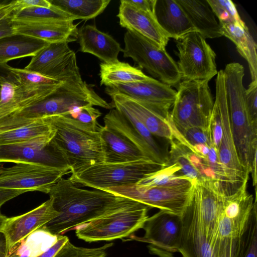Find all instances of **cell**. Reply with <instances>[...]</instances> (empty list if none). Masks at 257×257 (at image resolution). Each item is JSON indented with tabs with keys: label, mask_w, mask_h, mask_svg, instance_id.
I'll use <instances>...</instances> for the list:
<instances>
[{
	"label": "cell",
	"mask_w": 257,
	"mask_h": 257,
	"mask_svg": "<svg viewBox=\"0 0 257 257\" xmlns=\"http://www.w3.org/2000/svg\"><path fill=\"white\" fill-rule=\"evenodd\" d=\"M49 195L59 215L41 228L56 235L137 202L106 191L81 188L63 177Z\"/></svg>",
	"instance_id": "obj_1"
},
{
	"label": "cell",
	"mask_w": 257,
	"mask_h": 257,
	"mask_svg": "<svg viewBox=\"0 0 257 257\" xmlns=\"http://www.w3.org/2000/svg\"><path fill=\"white\" fill-rule=\"evenodd\" d=\"M44 117L55 130L50 144L70 167L71 173L104 162L101 125L83 123L65 115Z\"/></svg>",
	"instance_id": "obj_2"
},
{
	"label": "cell",
	"mask_w": 257,
	"mask_h": 257,
	"mask_svg": "<svg viewBox=\"0 0 257 257\" xmlns=\"http://www.w3.org/2000/svg\"><path fill=\"white\" fill-rule=\"evenodd\" d=\"M224 87L234 144L239 161L245 170L256 177L257 124L248 114L243 84V66L227 64L223 70Z\"/></svg>",
	"instance_id": "obj_3"
},
{
	"label": "cell",
	"mask_w": 257,
	"mask_h": 257,
	"mask_svg": "<svg viewBox=\"0 0 257 257\" xmlns=\"http://www.w3.org/2000/svg\"><path fill=\"white\" fill-rule=\"evenodd\" d=\"M245 181L235 192L225 195L221 192L217 224L212 240L214 257H239L244 233L256 197L247 191Z\"/></svg>",
	"instance_id": "obj_4"
},
{
	"label": "cell",
	"mask_w": 257,
	"mask_h": 257,
	"mask_svg": "<svg viewBox=\"0 0 257 257\" xmlns=\"http://www.w3.org/2000/svg\"><path fill=\"white\" fill-rule=\"evenodd\" d=\"M86 105L113 108L111 103L97 94L79 75L62 82L50 94L25 108L10 121H25L53 115L73 117Z\"/></svg>",
	"instance_id": "obj_5"
},
{
	"label": "cell",
	"mask_w": 257,
	"mask_h": 257,
	"mask_svg": "<svg viewBox=\"0 0 257 257\" xmlns=\"http://www.w3.org/2000/svg\"><path fill=\"white\" fill-rule=\"evenodd\" d=\"M208 82L183 80L178 85L169 120L178 132L192 127L207 130L214 105Z\"/></svg>",
	"instance_id": "obj_6"
},
{
	"label": "cell",
	"mask_w": 257,
	"mask_h": 257,
	"mask_svg": "<svg viewBox=\"0 0 257 257\" xmlns=\"http://www.w3.org/2000/svg\"><path fill=\"white\" fill-rule=\"evenodd\" d=\"M165 165L145 159L125 163H101L71 173L69 178L76 185L96 190L137 184Z\"/></svg>",
	"instance_id": "obj_7"
},
{
	"label": "cell",
	"mask_w": 257,
	"mask_h": 257,
	"mask_svg": "<svg viewBox=\"0 0 257 257\" xmlns=\"http://www.w3.org/2000/svg\"><path fill=\"white\" fill-rule=\"evenodd\" d=\"M149 208L136 202L77 226L76 235L88 242L127 237L143 228Z\"/></svg>",
	"instance_id": "obj_8"
},
{
	"label": "cell",
	"mask_w": 257,
	"mask_h": 257,
	"mask_svg": "<svg viewBox=\"0 0 257 257\" xmlns=\"http://www.w3.org/2000/svg\"><path fill=\"white\" fill-rule=\"evenodd\" d=\"M123 57L131 58L141 69L158 80L171 87L178 86L181 77L177 63L155 44L135 32L127 30L124 35Z\"/></svg>",
	"instance_id": "obj_9"
},
{
	"label": "cell",
	"mask_w": 257,
	"mask_h": 257,
	"mask_svg": "<svg viewBox=\"0 0 257 257\" xmlns=\"http://www.w3.org/2000/svg\"><path fill=\"white\" fill-rule=\"evenodd\" d=\"M194 183L187 180L161 186L144 187L135 184L102 190L141 203L150 208L182 216L190 203Z\"/></svg>",
	"instance_id": "obj_10"
},
{
	"label": "cell",
	"mask_w": 257,
	"mask_h": 257,
	"mask_svg": "<svg viewBox=\"0 0 257 257\" xmlns=\"http://www.w3.org/2000/svg\"><path fill=\"white\" fill-rule=\"evenodd\" d=\"M215 90L219 96L222 118V136L218 148L219 161L223 173L221 192L228 195L235 192L246 181L249 173L238 158L232 135L224 87L223 70L218 71Z\"/></svg>",
	"instance_id": "obj_11"
},
{
	"label": "cell",
	"mask_w": 257,
	"mask_h": 257,
	"mask_svg": "<svg viewBox=\"0 0 257 257\" xmlns=\"http://www.w3.org/2000/svg\"><path fill=\"white\" fill-rule=\"evenodd\" d=\"M176 41L182 81H209L217 74L216 54L199 33L191 32Z\"/></svg>",
	"instance_id": "obj_12"
},
{
	"label": "cell",
	"mask_w": 257,
	"mask_h": 257,
	"mask_svg": "<svg viewBox=\"0 0 257 257\" xmlns=\"http://www.w3.org/2000/svg\"><path fill=\"white\" fill-rule=\"evenodd\" d=\"M71 173L70 168L20 163L9 167L0 165V188L40 191L49 194L61 178Z\"/></svg>",
	"instance_id": "obj_13"
},
{
	"label": "cell",
	"mask_w": 257,
	"mask_h": 257,
	"mask_svg": "<svg viewBox=\"0 0 257 257\" xmlns=\"http://www.w3.org/2000/svg\"><path fill=\"white\" fill-rule=\"evenodd\" d=\"M143 237L134 239L148 244L150 253L159 257H173L179 251L182 233V216L160 210L147 219Z\"/></svg>",
	"instance_id": "obj_14"
},
{
	"label": "cell",
	"mask_w": 257,
	"mask_h": 257,
	"mask_svg": "<svg viewBox=\"0 0 257 257\" xmlns=\"http://www.w3.org/2000/svg\"><path fill=\"white\" fill-rule=\"evenodd\" d=\"M68 44L49 43L34 55L24 69L60 81L80 75L76 54Z\"/></svg>",
	"instance_id": "obj_15"
},
{
	"label": "cell",
	"mask_w": 257,
	"mask_h": 257,
	"mask_svg": "<svg viewBox=\"0 0 257 257\" xmlns=\"http://www.w3.org/2000/svg\"><path fill=\"white\" fill-rule=\"evenodd\" d=\"M106 93H120L144 104L168 119L175 100L176 91L156 79L129 83H113L105 87Z\"/></svg>",
	"instance_id": "obj_16"
},
{
	"label": "cell",
	"mask_w": 257,
	"mask_h": 257,
	"mask_svg": "<svg viewBox=\"0 0 257 257\" xmlns=\"http://www.w3.org/2000/svg\"><path fill=\"white\" fill-rule=\"evenodd\" d=\"M55 134L1 145L0 163H29L57 168H70L50 144Z\"/></svg>",
	"instance_id": "obj_17"
},
{
	"label": "cell",
	"mask_w": 257,
	"mask_h": 257,
	"mask_svg": "<svg viewBox=\"0 0 257 257\" xmlns=\"http://www.w3.org/2000/svg\"><path fill=\"white\" fill-rule=\"evenodd\" d=\"M62 82L41 86L3 82L1 87L0 127L25 108L50 94Z\"/></svg>",
	"instance_id": "obj_18"
},
{
	"label": "cell",
	"mask_w": 257,
	"mask_h": 257,
	"mask_svg": "<svg viewBox=\"0 0 257 257\" xmlns=\"http://www.w3.org/2000/svg\"><path fill=\"white\" fill-rule=\"evenodd\" d=\"M58 215L53 199L50 198L23 214L7 218L2 231L6 240L7 256L18 243Z\"/></svg>",
	"instance_id": "obj_19"
},
{
	"label": "cell",
	"mask_w": 257,
	"mask_h": 257,
	"mask_svg": "<svg viewBox=\"0 0 257 257\" xmlns=\"http://www.w3.org/2000/svg\"><path fill=\"white\" fill-rule=\"evenodd\" d=\"M116 16L122 27L144 37L160 48L165 49L169 38L158 24L154 14L138 9L126 0H121Z\"/></svg>",
	"instance_id": "obj_20"
},
{
	"label": "cell",
	"mask_w": 257,
	"mask_h": 257,
	"mask_svg": "<svg viewBox=\"0 0 257 257\" xmlns=\"http://www.w3.org/2000/svg\"><path fill=\"white\" fill-rule=\"evenodd\" d=\"M12 22L15 34L33 37L49 43L61 42L69 43L78 39L77 25L74 24L72 21L12 20Z\"/></svg>",
	"instance_id": "obj_21"
},
{
	"label": "cell",
	"mask_w": 257,
	"mask_h": 257,
	"mask_svg": "<svg viewBox=\"0 0 257 257\" xmlns=\"http://www.w3.org/2000/svg\"><path fill=\"white\" fill-rule=\"evenodd\" d=\"M79 50L91 54L105 63L118 61L122 49L109 34L99 31L94 25H87L78 29Z\"/></svg>",
	"instance_id": "obj_22"
},
{
	"label": "cell",
	"mask_w": 257,
	"mask_h": 257,
	"mask_svg": "<svg viewBox=\"0 0 257 257\" xmlns=\"http://www.w3.org/2000/svg\"><path fill=\"white\" fill-rule=\"evenodd\" d=\"M182 219V233L178 252L183 257H214L211 244L189 205Z\"/></svg>",
	"instance_id": "obj_23"
},
{
	"label": "cell",
	"mask_w": 257,
	"mask_h": 257,
	"mask_svg": "<svg viewBox=\"0 0 257 257\" xmlns=\"http://www.w3.org/2000/svg\"><path fill=\"white\" fill-rule=\"evenodd\" d=\"M154 15L169 39L177 40L188 33L197 32L176 0H156Z\"/></svg>",
	"instance_id": "obj_24"
},
{
	"label": "cell",
	"mask_w": 257,
	"mask_h": 257,
	"mask_svg": "<svg viewBox=\"0 0 257 257\" xmlns=\"http://www.w3.org/2000/svg\"><path fill=\"white\" fill-rule=\"evenodd\" d=\"M107 94L111 98L112 106L117 105L128 110L143 123L153 136L169 141L173 139L169 118H164L139 101L124 95L111 92Z\"/></svg>",
	"instance_id": "obj_25"
},
{
	"label": "cell",
	"mask_w": 257,
	"mask_h": 257,
	"mask_svg": "<svg viewBox=\"0 0 257 257\" xmlns=\"http://www.w3.org/2000/svg\"><path fill=\"white\" fill-rule=\"evenodd\" d=\"M99 132L104 162L125 163L149 159L135 145L113 130L101 126Z\"/></svg>",
	"instance_id": "obj_26"
},
{
	"label": "cell",
	"mask_w": 257,
	"mask_h": 257,
	"mask_svg": "<svg viewBox=\"0 0 257 257\" xmlns=\"http://www.w3.org/2000/svg\"><path fill=\"white\" fill-rule=\"evenodd\" d=\"M204 39L222 37L219 23L207 0H176Z\"/></svg>",
	"instance_id": "obj_27"
},
{
	"label": "cell",
	"mask_w": 257,
	"mask_h": 257,
	"mask_svg": "<svg viewBox=\"0 0 257 257\" xmlns=\"http://www.w3.org/2000/svg\"><path fill=\"white\" fill-rule=\"evenodd\" d=\"M222 36L231 40L240 55L247 61L251 81L257 80L256 44L245 24H219Z\"/></svg>",
	"instance_id": "obj_28"
},
{
	"label": "cell",
	"mask_w": 257,
	"mask_h": 257,
	"mask_svg": "<svg viewBox=\"0 0 257 257\" xmlns=\"http://www.w3.org/2000/svg\"><path fill=\"white\" fill-rule=\"evenodd\" d=\"M49 43L29 36L15 34L0 39V64L15 59L33 57Z\"/></svg>",
	"instance_id": "obj_29"
},
{
	"label": "cell",
	"mask_w": 257,
	"mask_h": 257,
	"mask_svg": "<svg viewBox=\"0 0 257 257\" xmlns=\"http://www.w3.org/2000/svg\"><path fill=\"white\" fill-rule=\"evenodd\" d=\"M55 130L44 117L0 131V146L52 135Z\"/></svg>",
	"instance_id": "obj_30"
},
{
	"label": "cell",
	"mask_w": 257,
	"mask_h": 257,
	"mask_svg": "<svg viewBox=\"0 0 257 257\" xmlns=\"http://www.w3.org/2000/svg\"><path fill=\"white\" fill-rule=\"evenodd\" d=\"M100 85L107 86L113 83H129L149 79L140 69L127 63L117 61L100 64Z\"/></svg>",
	"instance_id": "obj_31"
},
{
	"label": "cell",
	"mask_w": 257,
	"mask_h": 257,
	"mask_svg": "<svg viewBox=\"0 0 257 257\" xmlns=\"http://www.w3.org/2000/svg\"><path fill=\"white\" fill-rule=\"evenodd\" d=\"M103 121L104 126L121 135L139 148L147 158L154 161L148 145L122 113L114 108L111 109L104 116Z\"/></svg>",
	"instance_id": "obj_32"
},
{
	"label": "cell",
	"mask_w": 257,
	"mask_h": 257,
	"mask_svg": "<svg viewBox=\"0 0 257 257\" xmlns=\"http://www.w3.org/2000/svg\"><path fill=\"white\" fill-rule=\"evenodd\" d=\"M50 3L76 18L87 21L103 13L110 0H48Z\"/></svg>",
	"instance_id": "obj_33"
},
{
	"label": "cell",
	"mask_w": 257,
	"mask_h": 257,
	"mask_svg": "<svg viewBox=\"0 0 257 257\" xmlns=\"http://www.w3.org/2000/svg\"><path fill=\"white\" fill-rule=\"evenodd\" d=\"M11 17L13 21H19L76 20L72 16L52 5L49 8L34 7L20 9L15 11Z\"/></svg>",
	"instance_id": "obj_34"
},
{
	"label": "cell",
	"mask_w": 257,
	"mask_h": 257,
	"mask_svg": "<svg viewBox=\"0 0 257 257\" xmlns=\"http://www.w3.org/2000/svg\"><path fill=\"white\" fill-rule=\"evenodd\" d=\"M187 180L190 179L182 174L180 167L172 164L166 165L160 170L146 176L136 184L144 187H151L176 184Z\"/></svg>",
	"instance_id": "obj_35"
},
{
	"label": "cell",
	"mask_w": 257,
	"mask_h": 257,
	"mask_svg": "<svg viewBox=\"0 0 257 257\" xmlns=\"http://www.w3.org/2000/svg\"><path fill=\"white\" fill-rule=\"evenodd\" d=\"M219 24H245L241 20L233 2L230 0H207Z\"/></svg>",
	"instance_id": "obj_36"
},
{
	"label": "cell",
	"mask_w": 257,
	"mask_h": 257,
	"mask_svg": "<svg viewBox=\"0 0 257 257\" xmlns=\"http://www.w3.org/2000/svg\"><path fill=\"white\" fill-rule=\"evenodd\" d=\"M239 257H257L256 206L250 216Z\"/></svg>",
	"instance_id": "obj_37"
},
{
	"label": "cell",
	"mask_w": 257,
	"mask_h": 257,
	"mask_svg": "<svg viewBox=\"0 0 257 257\" xmlns=\"http://www.w3.org/2000/svg\"><path fill=\"white\" fill-rule=\"evenodd\" d=\"M112 243L96 248L78 247L67 240L54 257H106V249Z\"/></svg>",
	"instance_id": "obj_38"
},
{
	"label": "cell",
	"mask_w": 257,
	"mask_h": 257,
	"mask_svg": "<svg viewBox=\"0 0 257 257\" xmlns=\"http://www.w3.org/2000/svg\"><path fill=\"white\" fill-rule=\"evenodd\" d=\"M11 69L17 77L19 83L22 84L41 86L62 82L24 69L12 67Z\"/></svg>",
	"instance_id": "obj_39"
},
{
	"label": "cell",
	"mask_w": 257,
	"mask_h": 257,
	"mask_svg": "<svg viewBox=\"0 0 257 257\" xmlns=\"http://www.w3.org/2000/svg\"><path fill=\"white\" fill-rule=\"evenodd\" d=\"M245 102L250 119L257 124V80L252 81L245 89Z\"/></svg>",
	"instance_id": "obj_40"
},
{
	"label": "cell",
	"mask_w": 257,
	"mask_h": 257,
	"mask_svg": "<svg viewBox=\"0 0 257 257\" xmlns=\"http://www.w3.org/2000/svg\"><path fill=\"white\" fill-rule=\"evenodd\" d=\"M11 68L12 67L7 63L0 64V82L19 84L17 77L12 71Z\"/></svg>",
	"instance_id": "obj_41"
},
{
	"label": "cell",
	"mask_w": 257,
	"mask_h": 257,
	"mask_svg": "<svg viewBox=\"0 0 257 257\" xmlns=\"http://www.w3.org/2000/svg\"><path fill=\"white\" fill-rule=\"evenodd\" d=\"M16 9L15 11L34 7L49 8L51 4L47 0H18L16 1Z\"/></svg>",
	"instance_id": "obj_42"
},
{
	"label": "cell",
	"mask_w": 257,
	"mask_h": 257,
	"mask_svg": "<svg viewBox=\"0 0 257 257\" xmlns=\"http://www.w3.org/2000/svg\"><path fill=\"white\" fill-rule=\"evenodd\" d=\"M11 15L0 20V39L15 34Z\"/></svg>",
	"instance_id": "obj_43"
},
{
	"label": "cell",
	"mask_w": 257,
	"mask_h": 257,
	"mask_svg": "<svg viewBox=\"0 0 257 257\" xmlns=\"http://www.w3.org/2000/svg\"><path fill=\"white\" fill-rule=\"evenodd\" d=\"M126 1L141 10L154 14L156 0H126Z\"/></svg>",
	"instance_id": "obj_44"
},
{
	"label": "cell",
	"mask_w": 257,
	"mask_h": 257,
	"mask_svg": "<svg viewBox=\"0 0 257 257\" xmlns=\"http://www.w3.org/2000/svg\"><path fill=\"white\" fill-rule=\"evenodd\" d=\"M66 236L59 235L57 241L47 250L37 257H54L65 243L68 240Z\"/></svg>",
	"instance_id": "obj_45"
},
{
	"label": "cell",
	"mask_w": 257,
	"mask_h": 257,
	"mask_svg": "<svg viewBox=\"0 0 257 257\" xmlns=\"http://www.w3.org/2000/svg\"><path fill=\"white\" fill-rule=\"evenodd\" d=\"M27 190L0 188V208L7 201L26 192Z\"/></svg>",
	"instance_id": "obj_46"
},
{
	"label": "cell",
	"mask_w": 257,
	"mask_h": 257,
	"mask_svg": "<svg viewBox=\"0 0 257 257\" xmlns=\"http://www.w3.org/2000/svg\"><path fill=\"white\" fill-rule=\"evenodd\" d=\"M7 257H34L31 249L24 243L13 250Z\"/></svg>",
	"instance_id": "obj_47"
},
{
	"label": "cell",
	"mask_w": 257,
	"mask_h": 257,
	"mask_svg": "<svg viewBox=\"0 0 257 257\" xmlns=\"http://www.w3.org/2000/svg\"><path fill=\"white\" fill-rule=\"evenodd\" d=\"M16 9V1L9 2L6 6L0 8V20L11 15Z\"/></svg>",
	"instance_id": "obj_48"
},
{
	"label": "cell",
	"mask_w": 257,
	"mask_h": 257,
	"mask_svg": "<svg viewBox=\"0 0 257 257\" xmlns=\"http://www.w3.org/2000/svg\"><path fill=\"white\" fill-rule=\"evenodd\" d=\"M7 219V217L2 214L0 211V233H2Z\"/></svg>",
	"instance_id": "obj_49"
},
{
	"label": "cell",
	"mask_w": 257,
	"mask_h": 257,
	"mask_svg": "<svg viewBox=\"0 0 257 257\" xmlns=\"http://www.w3.org/2000/svg\"><path fill=\"white\" fill-rule=\"evenodd\" d=\"M9 2L6 1H0V8L6 6L7 4L9 3Z\"/></svg>",
	"instance_id": "obj_50"
},
{
	"label": "cell",
	"mask_w": 257,
	"mask_h": 257,
	"mask_svg": "<svg viewBox=\"0 0 257 257\" xmlns=\"http://www.w3.org/2000/svg\"><path fill=\"white\" fill-rule=\"evenodd\" d=\"M2 83H3V82H0V88H1V84H2Z\"/></svg>",
	"instance_id": "obj_51"
},
{
	"label": "cell",
	"mask_w": 257,
	"mask_h": 257,
	"mask_svg": "<svg viewBox=\"0 0 257 257\" xmlns=\"http://www.w3.org/2000/svg\"><path fill=\"white\" fill-rule=\"evenodd\" d=\"M0 98H1V88H0Z\"/></svg>",
	"instance_id": "obj_52"
}]
</instances>
